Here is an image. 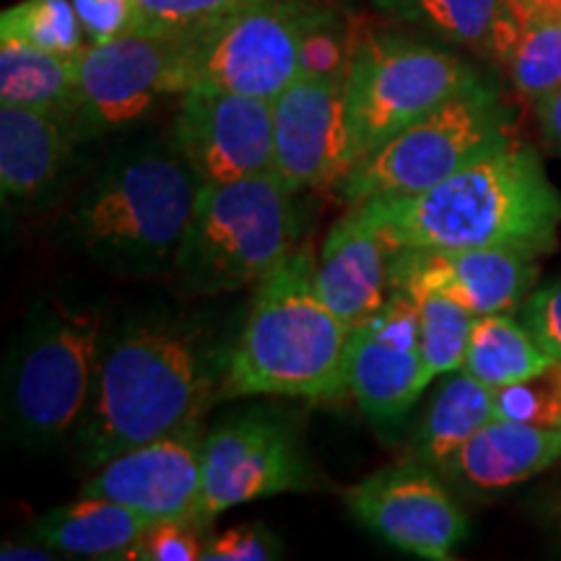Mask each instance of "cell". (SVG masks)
Segmentation results:
<instances>
[{
    "mask_svg": "<svg viewBox=\"0 0 561 561\" xmlns=\"http://www.w3.org/2000/svg\"><path fill=\"white\" fill-rule=\"evenodd\" d=\"M510 125L500 94L476 81L356 161L339 180V195L348 206L413 198L512 144Z\"/></svg>",
    "mask_w": 561,
    "mask_h": 561,
    "instance_id": "cell-7",
    "label": "cell"
},
{
    "mask_svg": "<svg viewBox=\"0 0 561 561\" xmlns=\"http://www.w3.org/2000/svg\"><path fill=\"white\" fill-rule=\"evenodd\" d=\"M536 11L541 13H559L561 16V0H528Z\"/></svg>",
    "mask_w": 561,
    "mask_h": 561,
    "instance_id": "cell-37",
    "label": "cell"
},
{
    "mask_svg": "<svg viewBox=\"0 0 561 561\" xmlns=\"http://www.w3.org/2000/svg\"><path fill=\"white\" fill-rule=\"evenodd\" d=\"M320 5L314 0H257L182 37L187 89L214 87L276 100L301 76V47Z\"/></svg>",
    "mask_w": 561,
    "mask_h": 561,
    "instance_id": "cell-9",
    "label": "cell"
},
{
    "mask_svg": "<svg viewBox=\"0 0 561 561\" xmlns=\"http://www.w3.org/2000/svg\"><path fill=\"white\" fill-rule=\"evenodd\" d=\"M557 520H559V528H561V502L557 504Z\"/></svg>",
    "mask_w": 561,
    "mask_h": 561,
    "instance_id": "cell-38",
    "label": "cell"
},
{
    "mask_svg": "<svg viewBox=\"0 0 561 561\" xmlns=\"http://www.w3.org/2000/svg\"><path fill=\"white\" fill-rule=\"evenodd\" d=\"M73 5L89 45L136 34L138 16L133 0H73Z\"/></svg>",
    "mask_w": 561,
    "mask_h": 561,
    "instance_id": "cell-34",
    "label": "cell"
},
{
    "mask_svg": "<svg viewBox=\"0 0 561 561\" xmlns=\"http://www.w3.org/2000/svg\"><path fill=\"white\" fill-rule=\"evenodd\" d=\"M561 460V430L491 419L439 468L468 494H500Z\"/></svg>",
    "mask_w": 561,
    "mask_h": 561,
    "instance_id": "cell-19",
    "label": "cell"
},
{
    "mask_svg": "<svg viewBox=\"0 0 561 561\" xmlns=\"http://www.w3.org/2000/svg\"><path fill=\"white\" fill-rule=\"evenodd\" d=\"M58 557V551L50 546L39 543H3L0 546V559L3 561H50Z\"/></svg>",
    "mask_w": 561,
    "mask_h": 561,
    "instance_id": "cell-36",
    "label": "cell"
},
{
    "mask_svg": "<svg viewBox=\"0 0 561 561\" xmlns=\"http://www.w3.org/2000/svg\"><path fill=\"white\" fill-rule=\"evenodd\" d=\"M201 530L203 525L193 520H153L133 546L128 561H203L206 541Z\"/></svg>",
    "mask_w": 561,
    "mask_h": 561,
    "instance_id": "cell-31",
    "label": "cell"
},
{
    "mask_svg": "<svg viewBox=\"0 0 561 561\" xmlns=\"http://www.w3.org/2000/svg\"><path fill=\"white\" fill-rule=\"evenodd\" d=\"M354 161L346 79L297 76L273 100V174L299 193L339 185Z\"/></svg>",
    "mask_w": 561,
    "mask_h": 561,
    "instance_id": "cell-14",
    "label": "cell"
},
{
    "mask_svg": "<svg viewBox=\"0 0 561 561\" xmlns=\"http://www.w3.org/2000/svg\"><path fill=\"white\" fill-rule=\"evenodd\" d=\"M494 413L496 419L561 430V362L553 359L528 380L494 390Z\"/></svg>",
    "mask_w": 561,
    "mask_h": 561,
    "instance_id": "cell-30",
    "label": "cell"
},
{
    "mask_svg": "<svg viewBox=\"0 0 561 561\" xmlns=\"http://www.w3.org/2000/svg\"><path fill=\"white\" fill-rule=\"evenodd\" d=\"M510 79L523 96L538 102L561 87V16L533 9L510 50L502 55Z\"/></svg>",
    "mask_w": 561,
    "mask_h": 561,
    "instance_id": "cell-26",
    "label": "cell"
},
{
    "mask_svg": "<svg viewBox=\"0 0 561 561\" xmlns=\"http://www.w3.org/2000/svg\"><path fill=\"white\" fill-rule=\"evenodd\" d=\"M79 55H58L0 39V104L68 117Z\"/></svg>",
    "mask_w": 561,
    "mask_h": 561,
    "instance_id": "cell-23",
    "label": "cell"
},
{
    "mask_svg": "<svg viewBox=\"0 0 561 561\" xmlns=\"http://www.w3.org/2000/svg\"><path fill=\"white\" fill-rule=\"evenodd\" d=\"M413 299H416L424 371L426 380L432 385L437 377L450 375V371L462 367L473 325L479 318L468 312L466 307L455 305L453 299L437 297V294H416Z\"/></svg>",
    "mask_w": 561,
    "mask_h": 561,
    "instance_id": "cell-27",
    "label": "cell"
},
{
    "mask_svg": "<svg viewBox=\"0 0 561 561\" xmlns=\"http://www.w3.org/2000/svg\"><path fill=\"white\" fill-rule=\"evenodd\" d=\"M392 244L371 203H359L328 231L318 257V291L348 328L362 325L392 294Z\"/></svg>",
    "mask_w": 561,
    "mask_h": 561,
    "instance_id": "cell-18",
    "label": "cell"
},
{
    "mask_svg": "<svg viewBox=\"0 0 561 561\" xmlns=\"http://www.w3.org/2000/svg\"><path fill=\"white\" fill-rule=\"evenodd\" d=\"M229 348L198 320L144 318L104 335L73 447L100 468L130 447L203 424L221 401Z\"/></svg>",
    "mask_w": 561,
    "mask_h": 561,
    "instance_id": "cell-1",
    "label": "cell"
},
{
    "mask_svg": "<svg viewBox=\"0 0 561 561\" xmlns=\"http://www.w3.org/2000/svg\"><path fill=\"white\" fill-rule=\"evenodd\" d=\"M153 520L107 496L81 494L34 523L32 536L66 557L128 559Z\"/></svg>",
    "mask_w": 561,
    "mask_h": 561,
    "instance_id": "cell-21",
    "label": "cell"
},
{
    "mask_svg": "<svg viewBox=\"0 0 561 561\" xmlns=\"http://www.w3.org/2000/svg\"><path fill=\"white\" fill-rule=\"evenodd\" d=\"M476 81L466 60L432 42L390 32L356 37L346 76L356 161Z\"/></svg>",
    "mask_w": 561,
    "mask_h": 561,
    "instance_id": "cell-8",
    "label": "cell"
},
{
    "mask_svg": "<svg viewBox=\"0 0 561 561\" xmlns=\"http://www.w3.org/2000/svg\"><path fill=\"white\" fill-rule=\"evenodd\" d=\"M377 11L401 24L462 47H486L502 0H371Z\"/></svg>",
    "mask_w": 561,
    "mask_h": 561,
    "instance_id": "cell-25",
    "label": "cell"
},
{
    "mask_svg": "<svg viewBox=\"0 0 561 561\" xmlns=\"http://www.w3.org/2000/svg\"><path fill=\"white\" fill-rule=\"evenodd\" d=\"M201 185L174 144L112 153L68 214L70 237L117 276L172 273Z\"/></svg>",
    "mask_w": 561,
    "mask_h": 561,
    "instance_id": "cell-4",
    "label": "cell"
},
{
    "mask_svg": "<svg viewBox=\"0 0 561 561\" xmlns=\"http://www.w3.org/2000/svg\"><path fill=\"white\" fill-rule=\"evenodd\" d=\"M348 396L375 424H398L426 390L416 299L392 289L377 314L351 328Z\"/></svg>",
    "mask_w": 561,
    "mask_h": 561,
    "instance_id": "cell-15",
    "label": "cell"
},
{
    "mask_svg": "<svg viewBox=\"0 0 561 561\" xmlns=\"http://www.w3.org/2000/svg\"><path fill=\"white\" fill-rule=\"evenodd\" d=\"M294 195L273 172L203 182L172 276L198 297L261 284L297 250Z\"/></svg>",
    "mask_w": 561,
    "mask_h": 561,
    "instance_id": "cell-5",
    "label": "cell"
},
{
    "mask_svg": "<svg viewBox=\"0 0 561 561\" xmlns=\"http://www.w3.org/2000/svg\"><path fill=\"white\" fill-rule=\"evenodd\" d=\"M538 278L536 257L500 248H396L392 289L437 294L476 318L507 312L528 297Z\"/></svg>",
    "mask_w": 561,
    "mask_h": 561,
    "instance_id": "cell-16",
    "label": "cell"
},
{
    "mask_svg": "<svg viewBox=\"0 0 561 561\" xmlns=\"http://www.w3.org/2000/svg\"><path fill=\"white\" fill-rule=\"evenodd\" d=\"M536 117L549 149L561 157V87L549 91V94L536 102Z\"/></svg>",
    "mask_w": 561,
    "mask_h": 561,
    "instance_id": "cell-35",
    "label": "cell"
},
{
    "mask_svg": "<svg viewBox=\"0 0 561 561\" xmlns=\"http://www.w3.org/2000/svg\"><path fill=\"white\" fill-rule=\"evenodd\" d=\"M133 3H136L138 34L191 37L257 0H133Z\"/></svg>",
    "mask_w": 561,
    "mask_h": 561,
    "instance_id": "cell-29",
    "label": "cell"
},
{
    "mask_svg": "<svg viewBox=\"0 0 561 561\" xmlns=\"http://www.w3.org/2000/svg\"><path fill=\"white\" fill-rule=\"evenodd\" d=\"M369 203L392 248H500L536 261L557 250L561 195L517 140L413 198Z\"/></svg>",
    "mask_w": 561,
    "mask_h": 561,
    "instance_id": "cell-2",
    "label": "cell"
},
{
    "mask_svg": "<svg viewBox=\"0 0 561 561\" xmlns=\"http://www.w3.org/2000/svg\"><path fill=\"white\" fill-rule=\"evenodd\" d=\"M494 413V388L460 369L434 396L411 442V458L442 468Z\"/></svg>",
    "mask_w": 561,
    "mask_h": 561,
    "instance_id": "cell-22",
    "label": "cell"
},
{
    "mask_svg": "<svg viewBox=\"0 0 561 561\" xmlns=\"http://www.w3.org/2000/svg\"><path fill=\"white\" fill-rule=\"evenodd\" d=\"M104 346V320L89 307L42 301L11 341L3 367V424L24 447L73 434Z\"/></svg>",
    "mask_w": 561,
    "mask_h": 561,
    "instance_id": "cell-6",
    "label": "cell"
},
{
    "mask_svg": "<svg viewBox=\"0 0 561 561\" xmlns=\"http://www.w3.org/2000/svg\"><path fill=\"white\" fill-rule=\"evenodd\" d=\"M76 133L55 112L0 104V193L5 203H32L45 195L66 170Z\"/></svg>",
    "mask_w": 561,
    "mask_h": 561,
    "instance_id": "cell-20",
    "label": "cell"
},
{
    "mask_svg": "<svg viewBox=\"0 0 561 561\" xmlns=\"http://www.w3.org/2000/svg\"><path fill=\"white\" fill-rule=\"evenodd\" d=\"M520 320L553 359L561 362V276L523 299Z\"/></svg>",
    "mask_w": 561,
    "mask_h": 561,
    "instance_id": "cell-33",
    "label": "cell"
},
{
    "mask_svg": "<svg viewBox=\"0 0 561 561\" xmlns=\"http://www.w3.org/2000/svg\"><path fill=\"white\" fill-rule=\"evenodd\" d=\"M182 91H187L182 37L123 34L79 53L68 121L79 138H89L140 121L159 100Z\"/></svg>",
    "mask_w": 561,
    "mask_h": 561,
    "instance_id": "cell-10",
    "label": "cell"
},
{
    "mask_svg": "<svg viewBox=\"0 0 561 561\" xmlns=\"http://www.w3.org/2000/svg\"><path fill=\"white\" fill-rule=\"evenodd\" d=\"M280 553V541L265 525L244 523L208 538L203 561H271Z\"/></svg>",
    "mask_w": 561,
    "mask_h": 561,
    "instance_id": "cell-32",
    "label": "cell"
},
{
    "mask_svg": "<svg viewBox=\"0 0 561 561\" xmlns=\"http://www.w3.org/2000/svg\"><path fill=\"white\" fill-rule=\"evenodd\" d=\"M0 39L58 55H79L87 47L73 0H21L0 13Z\"/></svg>",
    "mask_w": 561,
    "mask_h": 561,
    "instance_id": "cell-28",
    "label": "cell"
},
{
    "mask_svg": "<svg viewBox=\"0 0 561 561\" xmlns=\"http://www.w3.org/2000/svg\"><path fill=\"white\" fill-rule=\"evenodd\" d=\"M343 500L364 528L411 557L445 561L468 536L458 500L434 468L419 460L367 476L346 489Z\"/></svg>",
    "mask_w": 561,
    "mask_h": 561,
    "instance_id": "cell-12",
    "label": "cell"
},
{
    "mask_svg": "<svg viewBox=\"0 0 561 561\" xmlns=\"http://www.w3.org/2000/svg\"><path fill=\"white\" fill-rule=\"evenodd\" d=\"M172 144L201 182L273 172V100L191 87L178 96Z\"/></svg>",
    "mask_w": 561,
    "mask_h": 561,
    "instance_id": "cell-13",
    "label": "cell"
},
{
    "mask_svg": "<svg viewBox=\"0 0 561 561\" xmlns=\"http://www.w3.org/2000/svg\"><path fill=\"white\" fill-rule=\"evenodd\" d=\"M551 362L553 356L536 341L523 320L494 312L476 320L460 369L489 388L500 390L528 380Z\"/></svg>",
    "mask_w": 561,
    "mask_h": 561,
    "instance_id": "cell-24",
    "label": "cell"
},
{
    "mask_svg": "<svg viewBox=\"0 0 561 561\" xmlns=\"http://www.w3.org/2000/svg\"><path fill=\"white\" fill-rule=\"evenodd\" d=\"M314 276L312 250L297 248L257 284L229 348L221 401L278 396L328 403L348 396L351 328L320 297Z\"/></svg>",
    "mask_w": 561,
    "mask_h": 561,
    "instance_id": "cell-3",
    "label": "cell"
},
{
    "mask_svg": "<svg viewBox=\"0 0 561 561\" xmlns=\"http://www.w3.org/2000/svg\"><path fill=\"white\" fill-rule=\"evenodd\" d=\"M310 479L297 426L271 411L237 413L203 439L198 523L206 528L237 504L301 491Z\"/></svg>",
    "mask_w": 561,
    "mask_h": 561,
    "instance_id": "cell-11",
    "label": "cell"
},
{
    "mask_svg": "<svg viewBox=\"0 0 561 561\" xmlns=\"http://www.w3.org/2000/svg\"><path fill=\"white\" fill-rule=\"evenodd\" d=\"M203 439L198 424L130 447L96 468L81 494L107 496L151 520L198 523Z\"/></svg>",
    "mask_w": 561,
    "mask_h": 561,
    "instance_id": "cell-17",
    "label": "cell"
}]
</instances>
